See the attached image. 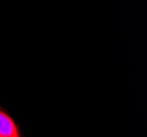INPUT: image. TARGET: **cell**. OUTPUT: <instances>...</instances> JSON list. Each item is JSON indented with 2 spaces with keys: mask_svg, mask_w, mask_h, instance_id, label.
<instances>
[{
  "mask_svg": "<svg viewBox=\"0 0 147 137\" xmlns=\"http://www.w3.org/2000/svg\"><path fill=\"white\" fill-rule=\"evenodd\" d=\"M0 137H20L17 124L7 113L0 110Z\"/></svg>",
  "mask_w": 147,
  "mask_h": 137,
  "instance_id": "cell-1",
  "label": "cell"
}]
</instances>
